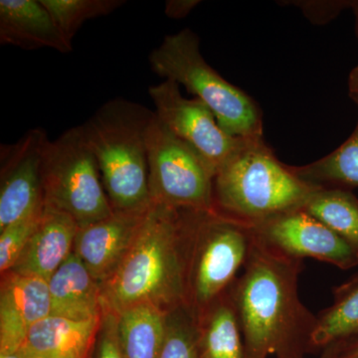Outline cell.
Masks as SVG:
<instances>
[{
  "instance_id": "484cf974",
  "label": "cell",
  "mask_w": 358,
  "mask_h": 358,
  "mask_svg": "<svg viewBox=\"0 0 358 358\" xmlns=\"http://www.w3.org/2000/svg\"><path fill=\"white\" fill-rule=\"evenodd\" d=\"M298 6L308 20L315 24H326L338 17L341 11L352 8L350 0H329V1H292Z\"/></svg>"
},
{
  "instance_id": "1f68e13d",
  "label": "cell",
  "mask_w": 358,
  "mask_h": 358,
  "mask_svg": "<svg viewBox=\"0 0 358 358\" xmlns=\"http://www.w3.org/2000/svg\"><path fill=\"white\" fill-rule=\"evenodd\" d=\"M0 358H23L22 355L20 352V350L16 352H10V353H1L0 355Z\"/></svg>"
},
{
  "instance_id": "ba28073f",
  "label": "cell",
  "mask_w": 358,
  "mask_h": 358,
  "mask_svg": "<svg viewBox=\"0 0 358 358\" xmlns=\"http://www.w3.org/2000/svg\"><path fill=\"white\" fill-rule=\"evenodd\" d=\"M148 164L152 202L185 210L215 211V173L155 113L148 133Z\"/></svg>"
},
{
  "instance_id": "cb8c5ba5",
  "label": "cell",
  "mask_w": 358,
  "mask_h": 358,
  "mask_svg": "<svg viewBox=\"0 0 358 358\" xmlns=\"http://www.w3.org/2000/svg\"><path fill=\"white\" fill-rule=\"evenodd\" d=\"M199 320L188 306L167 313L166 334L159 358H201Z\"/></svg>"
},
{
  "instance_id": "6da1fadb",
  "label": "cell",
  "mask_w": 358,
  "mask_h": 358,
  "mask_svg": "<svg viewBox=\"0 0 358 358\" xmlns=\"http://www.w3.org/2000/svg\"><path fill=\"white\" fill-rule=\"evenodd\" d=\"M303 268V261L278 253L255 236L244 273L229 289L246 358H303L315 352L317 315L298 292Z\"/></svg>"
},
{
  "instance_id": "8fae6325",
  "label": "cell",
  "mask_w": 358,
  "mask_h": 358,
  "mask_svg": "<svg viewBox=\"0 0 358 358\" xmlns=\"http://www.w3.org/2000/svg\"><path fill=\"white\" fill-rule=\"evenodd\" d=\"M48 141L44 129H33L13 145H1L0 231L43 205L42 166Z\"/></svg>"
},
{
  "instance_id": "2e32d148",
  "label": "cell",
  "mask_w": 358,
  "mask_h": 358,
  "mask_svg": "<svg viewBox=\"0 0 358 358\" xmlns=\"http://www.w3.org/2000/svg\"><path fill=\"white\" fill-rule=\"evenodd\" d=\"M0 44L23 50L49 48L70 53L73 50L40 0L0 1Z\"/></svg>"
},
{
  "instance_id": "d4e9b609",
  "label": "cell",
  "mask_w": 358,
  "mask_h": 358,
  "mask_svg": "<svg viewBox=\"0 0 358 358\" xmlns=\"http://www.w3.org/2000/svg\"><path fill=\"white\" fill-rule=\"evenodd\" d=\"M43 206L44 204L33 213L0 231V271L2 275L13 270L17 262L38 225Z\"/></svg>"
},
{
  "instance_id": "d6a6232c",
  "label": "cell",
  "mask_w": 358,
  "mask_h": 358,
  "mask_svg": "<svg viewBox=\"0 0 358 358\" xmlns=\"http://www.w3.org/2000/svg\"><path fill=\"white\" fill-rule=\"evenodd\" d=\"M320 358H331V348H326L322 350V355Z\"/></svg>"
},
{
  "instance_id": "4fadbf2b",
  "label": "cell",
  "mask_w": 358,
  "mask_h": 358,
  "mask_svg": "<svg viewBox=\"0 0 358 358\" xmlns=\"http://www.w3.org/2000/svg\"><path fill=\"white\" fill-rule=\"evenodd\" d=\"M51 315L48 281L7 272L0 289V355L16 352L28 331Z\"/></svg>"
},
{
  "instance_id": "9c48e42d",
  "label": "cell",
  "mask_w": 358,
  "mask_h": 358,
  "mask_svg": "<svg viewBox=\"0 0 358 358\" xmlns=\"http://www.w3.org/2000/svg\"><path fill=\"white\" fill-rule=\"evenodd\" d=\"M148 95L159 121L193 148L216 174L236 147L239 138L226 133L203 102L196 98H185L173 80L150 87Z\"/></svg>"
},
{
  "instance_id": "9a60e30c",
  "label": "cell",
  "mask_w": 358,
  "mask_h": 358,
  "mask_svg": "<svg viewBox=\"0 0 358 358\" xmlns=\"http://www.w3.org/2000/svg\"><path fill=\"white\" fill-rule=\"evenodd\" d=\"M103 317L73 320L49 315L30 329L20 352L23 358H93Z\"/></svg>"
},
{
  "instance_id": "3957f363",
  "label": "cell",
  "mask_w": 358,
  "mask_h": 358,
  "mask_svg": "<svg viewBox=\"0 0 358 358\" xmlns=\"http://www.w3.org/2000/svg\"><path fill=\"white\" fill-rule=\"evenodd\" d=\"M317 188L280 162L263 136L239 138L214 178V208L254 226L303 208Z\"/></svg>"
},
{
  "instance_id": "5b68a950",
  "label": "cell",
  "mask_w": 358,
  "mask_h": 358,
  "mask_svg": "<svg viewBox=\"0 0 358 358\" xmlns=\"http://www.w3.org/2000/svg\"><path fill=\"white\" fill-rule=\"evenodd\" d=\"M148 60L155 74L164 80H173L203 102L230 136H263L260 107L205 61L200 52L199 36L189 28L164 37Z\"/></svg>"
},
{
  "instance_id": "52a82bcc",
  "label": "cell",
  "mask_w": 358,
  "mask_h": 358,
  "mask_svg": "<svg viewBox=\"0 0 358 358\" xmlns=\"http://www.w3.org/2000/svg\"><path fill=\"white\" fill-rule=\"evenodd\" d=\"M254 241L252 226L216 211H197L187 284V306L197 320L229 291Z\"/></svg>"
},
{
  "instance_id": "8992f818",
  "label": "cell",
  "mask_w": 358,
  "mask_h": 358,
  "mask_svg": "<svg viewBox=\"0 0 358 358\" xmlns=\"http://www.w3.org/2000/svg\"><path fill=\"white\" fill-rule=\"evenodd\" d=\"M42 194L44 205L68 214L79 228L114 213L98 162L80 126L47 143L42 166Z\"/></svg>"
},
{
  "instance_id": "44dd1931",
  "label": "cell",
  "mask_w": 358,
  "mask_h": 358,
  "mask_svg": "<svg viewBox=\"0 0 358 358\" xmlns=\"http://www.w3.org/2000/svg\"><path fill=\"white\" fill-rule=\"evenodd\" d=\"M301 180L317 187H358V121L355 131L331 154L301 166H292Z\"/></svg>"
},
{
  "instance_id": "603a6c76",
  "label": "cell",
  "mask_w": 358,
  "mask_h": 358,
  "mask_svg": "<svg viewBox=\"0 0 358 358\" xmlns=\"http://www.w3.org/2000/svg\"><path fill=\"white\" fill-rule=\"evenodd\" d=\"M58 29L72 44L85 22L107 16L124 6V0H40Z\"/></svg>"
},
{
  "instance_id": "4dcf8cb0",
  "label": "cell",
  "mask_w": 358,
  "mask_h": 358,
  "mask_svg": "<svg viewBox=\"0 0 358 358\" xmlns=\"http://www.w3.org/2000/svg\"><path fill=\"white\" fill-rule=\"evenodd\" d=\"M352 9L355 17V33L358 40V0H353L352 4Z\"/></svg>"
},
{
  "instance_id": "30bf717a",
  "label": "cell",
  "mask_w": 358,
  "mask_h": 358,
  "mask_svg": "<svg viewBox=\"0 0 358 358\" xmlns=\"http://www.w3.org/2000/svg\"><path fill=\"white\" fill-rule=\"evenodd\" d=\"M259 241L282 255L331 264L341 270L358 266V251L317 219L298 209L252 226Z\"/></svg>"
},
{
  "instance_id": "5bb4252c",
  "label": "cell",
  "mask_w": 358,
  "mask_h": 358,
  "mask_svg": "<svg viewBox=\"0 0 358 358\" xmlns=\"http://www.w3.org/2000/svg\"><path fill=\"white\" fill-rule=\"evenodd\" d=\"M79 229L68 214L44 205L38 225L11 272L48 281L72 253Z\"/></svg>"
},
{
  "instance_id": "f1b7e54d",
  "label": "cell",
  "mask_w": 358,
  "mask_h": 358,
  "mask_svg": "<svg viewBox=\"0 0 358 358\" xmlns=\"http://www.w3.org/2000/svg\"><path fill=\"white\" fill-rule=\"evenodd\" d=\"M327 348H331V358H358V334Z\"/></svg>"
},
{
  "instance_id": "7402d4cb",
  "label": "cell",
  "mask_w": 358,
  "mask_h": 358,
  "mask_svg": "<svg viewBox=\"0 0 358 358\" xmlns=\"http://www.w3.org/2000/svg\"><path fill=\"white\" fill-rule=\"evenodd\" d=\"M301 210L324 224L358 251V199L352 190L317 188Z\"/></svg>"
},
{
  "instance_id": "f546056e",
  "label": "cell",
  "mask_w": 358,
  "mask_h": 358,
  "mask_svg": "<svg viewBox=\"0 0 358 358\" xmlns=\"http://www.w3.org/2000/svg\"><path fill=\"white\" fill-rule=\"evenodd\" d=\"M348 95L358 106V65L353 68L348 80Z\"/></svg>"
},
{
  "instance_id": "e0dca14e",
  "label": "cell",
  "mask_w": 358,
  "mask_h": 358,
  "mask_svg": "<svg viewBox=\"0 0 358 358\" xmlns=\"http://www.w3.org/2000/svg\"><path fill=\"white\" fill-rule=\"evenodd\" d=\"M51 315L88 320L103 315L102 286L72 252L48 280Z\"/></svg>"
},
{
  "instance_id": "ac0fdd59",
  "label": "cell",
  "mask_w": 358,
  "mask_h": 358,
  "mask_svg": "<svg viewBox=\"0 0 358 358\" xmlns=\"http://www.w3.org/2000/svg\"><path fill=\"white\" fill-rule=\"evenodd\" d=\"M169 313L154 303H141L115 315L124 358H159Z\"/></svg>"
},
{
  "instance_id": "277c9868",
  "label": "cell",
  "mask_w": 358,
  "mask_h": 358,
  "mask_svg": "<svg viewBox=\"0 0 358 358\" xmlns=\"http://www.w3.org/2000/svg\"><path fill=\"white\" fill-rule=\"evenodd\" d=\"M154 117L141 103L114 99L80 126L115 211L145 210L152 203L148 133Z\"/></svg>"
},
{
  "instance_id": "4316f807",
  "label": "cell",
  "mask_w": 358,
  "mask_h": 358,
  "mask_svg": "<svg viewBox=\"0 0 358 358\" xmlns=\"http://www.w3.org/2000/svg\"><path fill=\"white\" fill-rule=\"evenodd\" d=\"M93 358H124L117 336V315L103 313V326Z\"/></svg>"
},
{
  "instance_id": "836d02e7",
  "label": "cell",
  "mask_w": 358,
  "mask_h": 358,
  "mask_svg": "<svg viewBox=\"0 0 358 358\" xmlns=\"http://www.w3.org/2000/svg\"><path fill=\"white\" fill-rule=\"evenodd\" d=\"M357 107H358V106H357Z\"/></svg>"
},
{
  "instance_id": "7a4b0ae2",
  "label": "cell",
  "mask_w": 358,
  "mask_h": 358,
  "mask_svg": "<svg viewBox=\"0 0 358 358\" xmlns=\"http://www.w3.org/2000/svg\"><path fill=\"white\" fill-rule=\"evenodd\" d=\"M196 210L150 203L133 246L102 285L103 313L152 303L171 312L187 306Z\"/></svg>"
},
{
  "instance_id": "83f0119b",
  "label": "cell",
  "mask_w": 358,
  "mask_h": 358,
  "mask_svg": "<svg viewBox=\"0 0 358 358\" xmlns=\"http://www.w3.org/2000/svg\"><path fill=\"white\" fill-rule=\"evenodd\" d=\"M199 3V0H169L166 2L164 13L173 20H182Z\"/></svg>"
},
{
  "instance_id": "ffe728a7",
  "label": "cell",
  "mask_w": 358,
  "mask_h": 358,
  "mask_svg": "<svg viewBox=\"0 0 358 358\" xmlns=\"http://www.w3.org/2000/svg\"><path fill=\"white\" fill-rule=\"evenodd\" d=\"M358 334V274L334 289V303L317 315L313 336L315 352Z\"/></svg>"
},
{
  "instance_id": "d6986e66",
  "label": "cell",
  "mask_w": 358,
  "mask_h": 358,
  "mask_svg": "<svg viewBox=\"0 0 358 358\" xmlns=\"http://www.w3.org/2000/svg\"><path fill=\"white\" fill-rule=\"evenodd\" d=\"M201 358H246L229 291L199 319Z\"/></svg>"
},
{
  "instance_id": "7c38bea8",
  "label": "cell",
  "mask_w": 358,
  "mask_h": 358,
  "mask_svg": "<svg viewBox=\"0 0 358 358\" xmlns=\"http://www.w3.org/2000/svg\"><path fill=\"white\" fill-rule=\"evenodd\" d=\"M148 208L115 211L110 217L80 228L73 252L101 286L114 275L133 246Z\"/></svg>"
}]
</instances>
